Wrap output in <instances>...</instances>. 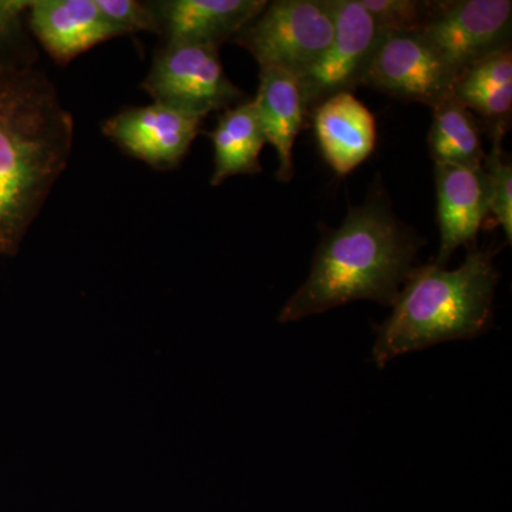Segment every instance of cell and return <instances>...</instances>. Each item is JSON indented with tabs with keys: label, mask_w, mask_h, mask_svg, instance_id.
Segmentation results:
<instances>
[{
	"label": "cell",
	"mask_w": 512,
	"mask_h": 512,
	"mask_svg": "<svg viewBox=\"0 0 512 512\" xmlns=\"http://www.w3.org/2000/svg\"><path fill=\"white\" fill-rule=\"evenodd\" d=\"M30 0H0V74L33 69L39 59L26 22Z\"/></svg>",
	"instance_id": "18"
},
{
	"label": "cell",
	"mask_w": 512,
	"mask_h": 512,
	"mask_svg": "<svg viewBox=\"0 0 512 512\" xmlns=\"http://www.w3.org/2000/svg\"><path fill=\"white\" fill-rule=\"evenodd\" d=\"M106 19L126 35L156 33L158 26L147 2L137 0H96Z\"/></svg>",
	"instance_id": "21"
},
{
	"label": "cell",
	"mask_w": 512,
	"mask_h": 512,
	"mask_svg": "<svg viewBox=\"0 0 512 512\" xmlns=\"http://www.w3.org/2000/svg\"><path fill=\"white\" fill-rule=\"evenodd\" d=\"M383 33L417 32L426 22L431 2L419 0H359Z\"/></svg>",
	"instance_id": "20"
},
{
	"label": "cell",
	"mask_w": 512,
	"mask_h": 512,
	"mask_svg": "<svg viewBox=\"0 0 512 512\" xmlns=\"http://www.w3.org/2000/svg\"><path fill=\"white\" fill-rule=\"evenodd\" d=\"M311 117L322 156L335 173H352L375 150V117L353 93L329 97Z\"/></svg>",
	"instance_id": "13"
},
{
	"label": "cell",
	"mask_w": 512,
	"mask_h": 512,
	"mask_svg": "<svg viewBox=\"0 0 512 512\" xmlns=\"http://www.w3.org/2000/svg\"><path fill=\"white\" fill-rule=\"evenodd\" d=\"M26 22L30 35L59 66L124 36L101 13L96 0H30Z\"/></svg>",
	"instance_id": "10"
},
{
	"label": "cell",
	"mask_w": 512,
	"mask_h": 512,
	"mask_svg": "<svg viewBox=\"0 0 512 512\" xmlns=\"http://www.w3.org/2000/svg\"><path fill=\"white\" fill-rule=\"evenodd\" d=\"M421 244L397 220L383 191L373 194L350 208L338 229L323 234L311 274L286 302L279 320L295 322L359 299L393 306L416 269Z\"/></svg>",
	"instance_id": "2"
},
{
	"label": "cell",
	"mask_w": 512,
	"mask_h": 512,
	"mask_svg": "<svg viewBox=\"0 0 512 512\" xmlns=\"http://www.w3.org/2000/svg\"><path fill=\"white\" fill-rule=\"evenodd\" d=\"M451 94L485 121L488 133L497 128L508 130L512 111L511 47L463 70L454 80Z\"/></svg>",
	"instance_id": "15"
},
{
	"label": "cell",
	"mask_w": 512,
	"mask_h": 512,
	"mask_svg": "<svg viewBox=\"0 0 512 512\" xmlns=\"http://www.w3.org/2000/svg\"><path fill=\"white\" fill-rule=\"evenodd\" d=\"M335 33L319 62L299 77L306 114L339 93H353L362 84L383 32L359 0H333Z\"/></svg>",
	"instance_id": "7"
},
{
	"label": "cell",
	"mask_w": 512,
	"mask_h": 512,
	"mask_svg": "<svg viewBox=\"0 0 512 512\" xmlns=\"http://www.w3.org/2000/svg\"><path fill=\"white\" fill-rule=\"evenodd\" d=\"M429 148L436 165L483 167L485 151L480 123L453 94L433 109Z\"/></svg>",
	"instance_id": "17"
},
{
	"label": "cell",
	"mask_w": 512,
	"mask_h": 512,
	"mask_svg": "<svg viewBox=\"0 0 512 512\" xmlns=\"http://www.w3.org/2000/svg\"><path fill=\"white\" fill-rule=\"evenodd\" d=\"M266 143L278 154L276 178L288 183L293 178V144L305 123L306 107L301 80L285 70H259V87L252 99Z\"/></svg>",
	"instance_id": "14"
},
{
	"label": "cell",
	"mask_w": 512,
	"mask_h": 512,
	"mask_svg": "<svg viewBox=\"0 0 512 512\" xmlns=\"http://www.w3.org/2000/svg\"><path fill=\"white\" fill-rule=\"evenodd\" d=\"M158 35L165 43L221 47L266 8V0H153Z\"/></svg>",
	"instance_id": "11"
},
{
	"label": "cell",
	"mask_w": 512,
	"mask_h": 512,
	"mask_svg": "<svg viewBox=\"0 0 512 512\" xmlns=\"http://www.w3.org/2000/svg\"><path fill=\"white\" fill-rule=\"evenodd\" d=\"M454 80L419 32L383 33L360 86L434 109L450 96Z\"/></svg>",
	"instance_id": "8"
},
{
	"label": "cell",
	"mask_w": 512,
	"mask_h": 512,
	"mask_svg": "<svg viewBox=\"0 0 512 512\" xmlns=\"http://www.w3.org/2000/svg\"><path fill=\"white\" fill-rule=\"evenodd\" d=\"M436 187L440 248L433 264L446 266L461 245L476 244L490 212V194L483 167L436 165Z\"/></svg>",
	"instance_id": "12"
},
{
	"label": "cell",
	"mask_w": 512,
	"mask_h": 512,
	"mask_svg": "<svg viewBox=\"0 0 512 512\" xmlns=\"http://www.w3.org/2000/svg\"><path fill=\"white\" fill-rule=\"evenodd\" d=\"M208 136L214 144L211 185L218 187L234 175L261 173L259 156L266 138L252 100L222 111L217 126Z\"/></svg>",
	"instance_id": "16"
},
{
	"label": "cell",
	"mask_w": 512,
	"mask_h": 512,
	"mask_svg": "<svg viewBox=\"0 0 512 512\" xmlns=\"http://www.w3.org/2000/svg\"><path fill=\"white\" fill-rule=\"evenodd\" d=\"M498 274L493 249L468 247L457 269L419 266L403 285L393 313L377 329L373 362L390 360L448 340L474 339L493 322Z\"/></svg>",
	"instance_id": "3"
},
{
	"label": "cell",
	"mask_w": 512,
	"mask_h": 512,
	"mask_svg": "<svg viewBox=\"0 0 512 512\" xmlns=\"http://www.w3.org/2000/svg\"><path fill=\"white\" fill-rule=\"evenodd\" d=\"M74 120L33 69L0 74V255L18 254L72 156Z\"/></svg>",
	"instance_id": "1"
},
{
	"label": "cell",
	"mask_w": 512,
	"mask_h": 512,
	"mask_svg": "<svg viewBox=\"0 0 512 512\" xmlns=\"http://www.w3.org/2000/svg\"><path fill=\"white\" fill-rule=\"evenodd\" d=\"M207 117L192 111L156 103L127 107L101 126L127 156L156 170H174L183 163Z\"/></svg>",
	"instance_id": "9"
},
{
	"label": "cell",
	"mask_w": 512,
	"mask_h": 512,
	"mask_svg": "<svg viewBox=\"0 0 512 512\" xmlns=\"http://www.w3.org/2000/svg\"><path fill=\"white\" fill-rule=\"evenodd\" d=\"M335 33L333 0H275L232 42L248 50L259 67L301 77L319 62Z\"/></svg>",
	"instance_id": "4"
},
{
	"label": "cell",
	"mask_w": 512,
	"mask_h": 512,
	"mask_svg": "<svg viewBox=\"0 0 512 512\" xmlns=\"http://www.w3.org/2000/svg\"><path fill=\"white\" fill-rule=\"evenodd\" d=\"M141 89L156 103L205 117L248 100L225 74L220 47L194 43H164Z\"/></svg>",
	"instance_id": "5"
},
{
	"label": "cell",
	"mask_w": 512,
	"mask_h": 512,
	"mask_svg": "<svg viewBox=\"0 0 512 512\" xmlns=\"http://www.w3.org/2000/svg\"><path fill=\"white\" fill-rule=\"evenodd\" d=\"M507 130L491 131V151L485 154L483 168L487 175L490 212L504 229L508 242L512 241V167L503 150Z\"/></svg>",
	"instance_id": "19"
},
{
	"label": "cell",
	"mask_w": 512,
	"mask_h": 512,
	"mask_svg": "<svg viewBox=\"0 0 512 512\" xmlns=\"http://www.w3.org/2000/svg\"><path fill=\"white\" fill-rule=\"evenodd\" d=\"M510 0L431 2L417 32L456 77L485 57L511 47Z\"/></svg>",
	"instance_id": "6"
}]
</instances>
